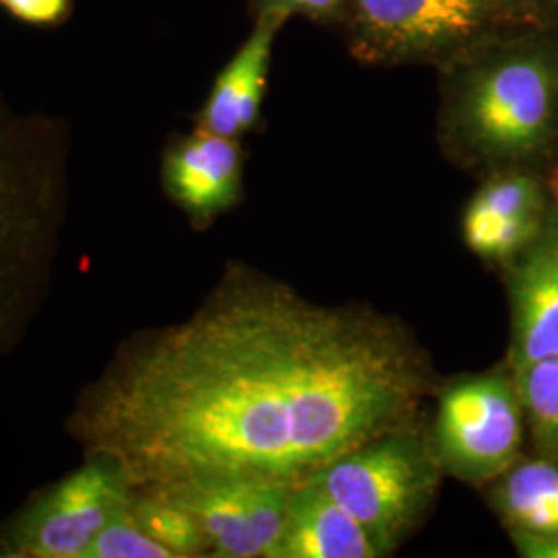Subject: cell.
Instances as JSON below:
<instances>
[{
  "label": "cell",
  "instance_id": "cell-15",
  "mask_svg": "<svg viewBox=\"0 0 558 558\" xmlns=\"http://www.w3.org/2000/svg\"><path fill=\"white\" fill-rule=\"evenodd\" d=\"M131 513L141 530L166 548L170 557L207 555L199 523L177 500L156 493H133Z\"/></svg>",
  "mask_w": 558,
  "mask_h": 558
},
{
  "label": "cell",
  "instance_id": "cell-17",
  "mask_svg": "<svg viewBox=\"0 0 558 558\" xmlns=\"http://www.w3.org/2000/svg\"><path fill=\"white\" fill-rule=\"evenodd\" d=\"M85 558H172L156 539L149 538L133 518L131 507L112 519Z\"/></svg>",
  "mask_w": 558,
  "mask_h": 558
},
{
  "label": "cell",
  "instance_id": "cell-20",
  "mask_svg": "<svg viewBox=\"0 0 558 558\" xmlns=\"http://www.w3.org/2000/svg\"><path fill=\"white\" fill-rule=\"evenodd\" d=\"M519 557L558 558V536H530L511 534Z\"/></svg>",
  "mask_w": 558,
  "mask_h": 558
},
{
  "label": "cell",
  "instance_id": "cell-21",
  "mask_svg": "<svg viewBox=\"0 0 558 558\" xmlns=\"http://www.w3.org/2000/svg\"><path fill=\"white\" fill-rule=\"evenodd\" d=\"M546 189H548L550 199L555 203V207H557L558 211V166H555V168L550 170V174H548V182H546Z\"/></svg>",
  "mask_w": 558,
  "mask_h": 558
},
{
  "label": "cell",
  "instance_id": "cell-2",
  "mask_svg": "<svg viewBox=\"0 0 558 558\" xmlns=\"http://www.w3.org/2000/svg\"><path fill=\"white\" fill-rule=\"evenodd\" d=\"M442 140L465 166L530 160L558 124V62L542 48L482 46L445 66Z\"/></svg>",
  "mask_w": 558,
  "mask_h": 558
},
{
  "label": "cell",
  "instance_id": "cell-19",
  "mask_svg": "<svg viewBox=\"0 0 558 558\" xmlns=\"http://www.w3.org/2000/svg\"><path fill=\"white\" fill-rule=\"evenodd\" d=\"M66 4L69 0H0V7L13 17L36 25L59 21L66 11Z\"/></svg>",
  "mask_w": 558,
  "mask_h": 558
},
{
  "label": "cell",
  "instance_id": "cell-18",
  "mask_svg": "<svg viewBox=\"0 0 558 558\" xmlns=\"http://www.w3.org/2000/svg\"><path fill=\"white\" fill-rule=\"evenodd\" d=\"M255 13L274 15L279 20L290 17H306L317 23H343L352 0H253Z\"/></svg>",
  "mask_w": 558,
  "mask_h": 558
},
{
  "label": "cell",
  "instance_id": "cell-3",
  "mask_svg": "<svg viewBox=\"0 0 558 558\" xmlns=\"http://www.w3.org/2000/svg\"><path fill=\"white\" fill-rule=\"evenodd\" d=\"M440 472L430 440L414 422L343 453L313 480L359 521L385 557L424 518Z\"/></svg>",
  "mask_w": 558,
  "mask_h": 558
},
{
  "label": "cell",
  "instance_id": "cell-10",
  "mask_svg": "<svg viewBox=\"0 0 558 558\" xmlns=\"http://www.w3.org/2000/svg\"><path fill=\"white\" fill-rule=\"evenodd\" d=\"M163 184L191 218H216L239 199L242 184L239 140L197 129L166 154Z\"/></svg>",
  "mask_w": 558,
  "mask_h": 558
},
{
  "label": "cell",
  "instance_id": "cell-7",
  "mask_svg": "<svg viewBox=\"0 0 558 558\" xmlns=\"http://www.w3.org/2000/svg\"><path fill=\"white\" fill-rule=\"evenodd\" d=\"M133 490L114 465L94 459L21 521L13 550L38 558H85L101 530L126 511Z\"/></svg>",
  "mask_w": 558,
  "mask_h": 558
},
{
  "label": "cell",
  "instance_id": "cell-9",
  "mask_svg": "<svg viewBox=\"0 0 558 558\" xmlns=\"http://www.w3.org/2000/svg\"><path fill=\"white\" fill-rule=\"evenodd\" d=\"M548 218L538 179L500 170L486 180L463 211V242L480 259L509 265L538 236Z\"/></svg>",
  "mask_w": 558,
  "mask_h": 558
},
{
  "label": "cell",
  "instance_id": "cell-13",
  "mask_svg": "<svg viewBox=\"0 0 558 558\" xmlns=\"http://www.w3.org/2000/svg\"><path fill=\"white\" fill-rule=\"evenodd\" d=\"M488 497L509 534L558 536V459H518Z\"/></svg>",
  "mask_w": 558,
  "mask_h": 558
},
{
  "label": "cell",
  "instance_id": "cell-5",
  "mask_svg": "<svg viewBox=\"0 0 558 558\" xmlns=\"http://www.w3.org/2000/svg\"><path fill=\"white\" fill-rule=\"evenodd\" d=\"M525 410L513 368L447 383L430 447L440 470L465 484H490L519 459Z\"/></svg>",
  "mask_w": 558,
  "mask_h": 558
},
{
  "label": "cell",
  "instance_id": "cell-16",
  "mask_svg": "<svg viewBox=\"0 0 558 558\" xmlns=\"http://www.w3.org/2000/svg\"><path fill=\"white\" fill-rule=\"evenodd\" d=\"M538 456L558 459V359L513 371Z\"/></svg>",
  "mask_w": 558,
  "mask_h": 558
},
{
  "label": "cell",
  "instance_id": "cell-1",
  "mask_svg": "<svg viewBox=\"0 0 558 558\" xmlns=\"http://www.w3.org/2000/svg\"><path fill=\"white\" fill-rule=\"evenodd\" d=\"M430 371L398 320L263 279L124 352L75 416L133 493L211 480L288 486L416 422Z\"/></svg>",
  "mask_w": 558,
  "mask_h": 558
},
{
  "label": "cell",
  "instance_id": "cell-11",
  "mask_svg": "<svg viewBox=\"0 0 558 558\" xmlns=\"http://www.w3.org/2000/svg\"><path fill=\"white\" fill-rule=\"evenodd\" d=\"M286 21L259 15L251 36L226 64L201 110L199 129L239 140L259 119L274 41Z\"/></svg>",
  "mask_w": 558,
  "mask_h": 558
},
{
  "label": "cell",
  "instance_id": "cell-8",
  "mask_svg": "<svg viewBox=\"0 0 558 558\" xmlns=\"http://www.w3.org/2000/svg\"><path fill=\"white\" fill-rule=\"evenodd\" d=\"M513 371L558 359V211L509 265Z\"/></svg>",
  "mask_w": 558,
  "mask_h": 558
},
{
  "label": "cell",
  "instance_id": "cell-6",
  "mask_svg": "<svg viewBox=\"0 0 558 558\" xmlns=\"http://www.w3.org/2000/svg\"><path fill=\"white\" fill-rule=\"evenodd\" d=\"M294 486L265 480H211L161 490L199 523L207 555L274 558Z\"/></svg>",
  "mask_w": 558,
  "mask_h": 558
},
{
  "label": "cell",
  "instance_id": "cell-22",
  "mask_svg": "<svg viewBox=\"0 0 558 558\" xmlns=\"http://www.w3.org/2000/svg\"><path fill=\"white\" fill-rule=\"evenodd\" d=\"M534 2H539V4H555L558 0H534Z\"/></svg>",
  "mask_w": 558,
  "mask_h": 558
},
{
  "label": "cell",
  "instance_id": "cell-12",
  "mask_svg": "<svg viewBox=\"0 0 558 558\" xmlns=\"http://www.w3.org/2000/svg\"><path fill=\"white\" fill-rule=\"evenodd\" d=\"M373 538L317 480L294 486L274 558H377Z\"/></svg>",
  "mask_w": 558,
  "mask_h": 558
},
{
  "label": "cell",
  "instance_id": "cell-4",
  "mask_svg": "<svg viewBox=\"0 0 558 558\" xmlns=\"http://www.w3.org/2000/svg\"><path fill=\"white\" fill-rule=\"evenodd\" d=\"M518 0H352L350 52L368 64L449 66L495 41Z\"/></svg>",
  "mask_w": 558,
  "mask_h": 558
},
{
  "label": "cell",
  "instance_id": "cell-14",
  "mask_svg": "<svg viewBox=\"0 0 558 558\" xmlns=\"http://www.w3.org/2000/svg\"><path fill=\"white\" fill-rule=\"evenodd\" d=\"M36 220L0 158V319L13 302L20 279L32 269V255L40 242Z\"/></svg>",
  "mask_w": 558,
  "mask_h": 558
}]
</instances>
